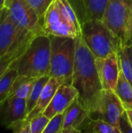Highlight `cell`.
<instances>
[{
  "mask_svg": "<svg viewBox=\"0 0 132 133\" xmlns=\"http://www.w3.org/2000/svg\"><path fill=\"white\" fill-rule=\"evenodd\" d=\"M26 117V100L11 97L0 104V125L8 126L12 122Z\"/></svg>",
  "mask_w": 132,
  "mask_h": 133,
  "instance_id": "4fadbf2b",
  "label": "cell"
},
{
  "mask_svg": "<svg viewBox=\"0 0 132 133\" xmlns=\"http://www.w3.org/2000/svg\"><path fill=\"white\" fill-rule=\"evenodd\" d=\"M43 29L46 35L73 38L81 35L62 14L56 0L51 4L44 14Z\"/></svg>",
  "mask_w": 132,
  "mask_h": 133,
  "instance_id": "9c48e42d",
  "label": "cell"
},
{
  "mask_svg": "<svg viewBox=\"0 0 132 133\" xmlns=\"http://www.w3.org/2000/svg\"><path fill=\"white\" fill-rule=\"evenodd\" d=\"M125 110L124 105L114 90H102L96 111L91 115V118L103 120L119 129L120 118Z\"/></svg>",
  "mask_w": 132,
  "mask_h": 133,
  "instance_id": "ba28073f",
  "label": "cell"
},
{
  "mask_svg": "<svg viewBox=\"0 0 132 133\" xmlns=\"http://www.w3.org/2000/svg\"><path fill=\"white\" fill-rule=\"evenodd\" d=\"M114 91L124 105L125 109L132 110V86L126 79L121 69Z\"/></svg>",
  "mask_w": 132,
  "mask_h": 133,
  "instance_id": "ac0fdd59",
  "label": "cell"
},
{
  "mask_svg": "<svg viewBox=\"0 0 132 133\" xmlns=\"http://www.w3.org/2000/svg\"><path fill=\"white\" fill-rule=\"evenodd\" d=\"M131 111H132V110H131Z\"/></svg>",
  "mask_w": 132,
  "mask_h": 133,
  "instance_id": "d6a6232c",
  "label": "cell"
},
{
  "mask_svg": "<svg viewBox=\"0 0 132 133\" xmlns=\"http://www.w3.org/2000/svg\"><path fill=\"white\" fill-rule=\"evenodd\" d=\"M95 65L102 90H114L121 69L119 54L114 52L106 57L95 58Z\"/></svg>",
  "mask_w": 132,
  "mask_h": 133,
  "instance_id": "30bf717a",
  "label": "cell"
},
{
  "mask_svg": "<svg viewBox=\"0 0 132 133\" xmlns=\"http://www.w3.org/2000/svg\"><path fill=\"white\" fill-rule=\"evenodd\" d=\"M71 84L79 92V101L92 115L96 111L102 87L95 65V57L81 35L76 37Z\"/></svg>",
  "mask_w": 132,
  "mask_h": 133,
  "instance_id": "6da1fadb",
  "label": "cell"
},
{
  "mask_svg": "<svg viewBox=\"0 0 132 133\" xmlns=\"http://www.w3.org/2000/svg\"><path fill=\"white\" fill-rule=\"evenodd\" d=\"M126 112H127V115L128 116V118H129V121L131 122L132 125V111L131 109H126Z\"/></svg>",
  "mask_w": 132,
  "mask_h": 133,
  "instance_id": "f546056e",
  "label": "cell"
},
{
  "mask_svg": "<svg viewBox=\"0 0 132 133\" xmlns=\"http://www.w3.org/2000/svg\"><path fill=\"white\" fill-rule=\"evenodd\" d=\"M78 97V90L71 83L61 84L43 115L51 118L59 113L65 112Z\"/></svg>",
  "mask_w": 132,
  "mask_h": 133,
  "instance_id": "8fae6325",
  "label": "cell"
},
{
  "mask_svg": "<svg viewBox=\"0 0 132 133\" xmlns=\"http://www.w3.org/2000/svg\"><path fill=\"white\" fill-rule=\"evenodd\" d=\"M65 113H59L50 118L43 133H61L64 124Z\"/></svg>",
  "mask_w": 132,
  "mask_h": 133,
  "instance_id": "cb8c5ba5",
  "label": "cell"
},
{
  "mask_svg": "<svg viewBox=\"0 0 132 133\" xmlns=\"http://www.w3.org/2000/svg\"><path fill=\"white\" fill-rule=\"evenodd\" d=\"M5 7V0H0V12L2 11Z\"/></svg>",
  "mask_w": 132,
  "mask_h": 133,
  "instance_id": "4dcf8cb0",
  "label": "cell"
},
{
  "mask_svg": "<svg viewBox=\"0 0 132 133\" xmlns=\"http://www.w3.org/2000/svg\"><path fill=\"white\" fill-rule=\"evenodd\" d=\"M50 79L49 76H44L40 78H37L30 90V93L26 99V115L33 109L35 107L40 95L42 92L43 88L44 87L45 84L47 83L48 79Z\"/></svg>",
  "mask_w": 132,
  "mask_h": 133,
  "instance_id": "d6986e66",
  "label": "cell"
},
{
  "mask_svg": "<svg viewBox=\"0 0 132 133\" xmlns=\"http://www.w3.org/2000/svg\"><path fill=\"white\" fill-rule=\"evenodd\" d=\"M14 133H30V121L25 118L19 119L5 127Z\"/></svg>",
  "mask_w": 132,
  "mask_h": 133,
  "instance_id": "484cf974",
  "label": "cell"
},
{
  "mask_svg": "<svg viewBox=\"0 0 132 133\" xmlns=\"http://www.w3.org/2000/svg\"><path fill=\"white\" fill-rule=\"evenodd\" d=\"M35 36L17 24L5 7L0 12V57Z\"/></svg>",
  "mask_w": 132,
  "mask_h": 133,
  "instance_id": "8992f818",
  "label": "cell"
},
{
  "mask_svg": "<svg viewBox=\"0 0 132 133\" xmlns=\"http://www.w3.org/2000/svg\"><path fill=\"white\" fill-rule=\"evenodd\" d=\"M121 62V69L126 79L132 86V66L128 57V51L125 46L122 47L118 52Z\"/></svg>",
  "mask_w": 132,
  "mask_h": 133,
  "instance_id": "603a6c76",
  "label": "cell"
},
{
  "mask_svg": "<svg viewBox=\"0 0 132 133\" xmlns=\"http://www.w3.org/2000/svg\"><path fill=\"white\" fill-rule=\"evenodd\" d=\"M81 36L95 58H103L124 47L117 37L100 19H90L81 23Z\"/></svg>",
  "mask_w": 132,
  "mask_h": 133,
  "instance_id": "3957f363",
  "label": "cell"
},
{
  "mask_svg": "<svg viewBox=\"0 0 132 133\" xmlns=\"http://www.w3.org/2000/svg\"><path fill=\"white\" fill-rule=\"evenodd\" d=\"M125 47L127 48L128 54V57H129V59H130V62H131V64L132 66V44L126 45Z\"/></svg>",
  "mask_w": 132,
  "mask_h": 133,
  "instance_id": "f1b7e54d",
  "label": "cell"
},
{
  "mask_svg": "<svg viewBox=\"0 0 132 133\" xmlns=\"http://www.w3.org/2000/svg\"><path fill=\"white\" fill-rule=\"evenodd\" d=\"M82 132L86 133H121V130L101 119H91Z\"/></svg>",
  "mask_w": 132,
  "mask_h": 133,
  "instance_id": "7402d4cb",
  "label": "cell"
},
{
  "mask_svg": "<svg viewBox=\"0 0 132 133\" xmlns=\"http://www.w3.org/2000/svg\"><path fill=\"white\" fill-rule=\"evenodd\" d=\"M77 1L83 16V21L90 19H101L108 2V0Z\"/></svg>",
  "mask_w": 132,
  "mask_h": 133,
  "instance_id": "9a60e30c",
  "label": "cell"
},
{
  "mask_svg": "<svg viewBox=\"0 0 132 133\" xmlns=\"http://www.w3.org/2000/svg\"><path fill=\"white\" fill-rule=\"evenodd\" d=\"M119 129L121 133H132V125L129 121L126 110L120 118Z\"/></svg>",
  "mask_w": 132,
  "mask_h": 133,
  "instance_id": "83f0119b",
  "label": "cell"
},
{
  "mask_svg": "<svg viewBox=\"0 0 132 133\" xmlns=\"http://www.w3.org/2000/svg\"><path fill=\"white\" fill-rule=\"evenodd\" d=\"M43 23L44 14L54 0H26Z\"/></svg>",
  "mask_w": 132,
  "mask_h": 133,
  "instance_id": "d4e9b609",
  "label": "cell"
},
{
  "mask_svg": "<svg viewBox=\"0 0 132 133\" xmlns=\"http://www.w3.org/2000/svg\"><path fill=\"white\" fill-rule=\"evenodd\" d=\"M50 118L44 115H40L30 121V133H43Z\"/></svg>",
  "mask_w": 132,
  "mask_h": 133,
  "instance_id": "4316f807",
  "label": "cell"
},
{
  "mask_svg": "<svg viewBox=\"0 0 132 133\" xmlns=\"http://www.w3.org/2000/svg\"><path fill=\"white\" fill-rule=\"evenodd\" d=\"M128 44H132V34H131V37H130V39H129Z\"/></svg>",
  "mask_w": 132,
  "mask_h": 133,
  "instance_id": "1f68e13d",
  "label": "cell"
},
{
  "mask_svg": "<svg viewBox=\"0 0 132 133\" xmlns=\"http://www.w3.org/2000/svg\"><path fill=\"white\" fill-rule=\"evenodd\" d=\"M32 40L33 39L23 43L0 57V79L11 69L16 66L17 62L23 55Z\"/></svg>",
  "mask_w": 132,
  "mask_h": 133,
  "instance_id": "2e32d148",
  "label": "cell"
},
{
  "mask_svg": "<svg viewBox=\"0 0 132 133\" xmlns=\"http://www.w3.org/2000/svg\"><path fill=\"white\" fill-rule=\"evenodd\" d=\"M62 83H63L60 81L59 79L54 78V77H50L47 83L45 84L44 87L43 88L42 92L40 95V97L35 107L26 115V118L28 120H31L33 118L40 115H42L44 111H45V109L47 108V107L48 106V104H50L58 88Z\"/></svg>",
  "mask_w": 132,
  "mask_h": 133,
  "instance_id": "5bb4252c",
  "label": "cell"
},
{
  "mask_svg": "<svg viewBox=\"0 0 132 133\" xmlns=\"http://www.w3.org/2000/svg\"><path fill=\"white\" fill-rule=\"evenodd\" d=\"M36 79L35 78L18 75L12 84L8 98L18 97L26 100Z\"/></svg>",
  "mask_w": 132,
  "mask_h": 133,
  "instance_id": "e0dca14e",
  "label": "cell"
},
{
  "mask_svg": "<svg viewBox=\"0 0 132 133\" xmlns=\"http://www.w3.org/2000/svg\"><path fill=\"white\" fill-rule=\"evenodd\" d=\"M5 8L17 24L34 35L44 34L42 22L26 0H5Z\"/></svg>",
  "mask_w": 132,
  "mask_h": 133,
  "instance_id": "52a82bcc",
  "label": "cell"
},
{
  "mask_svg": "<svg viewBox=\"0 0 132 133\" xmlns=\"http://www.w3.org/2000/svg\"><path fill=\"white\" fill-rule=\"evenodd\" d=\"M64 113L62 129L73 128L79 132H82L92 119L89 111L81 104L78 98L74 101Z\"/></svg>",
  "mask_w": 132,
  "mask_h": 133,
  "instance_id": "7c38bea8",
  "label": "cell"
},
{
  "mask_svg": "<svg viewBox=\"0 0 132 133\" xmlns=\"http://www.w3.org/2000/svg\"><path fill=\"white\" fill-rule=\"evenodd\" d=\"M51 41L50 77L71 83L74 67L76 38L48 35Z\"/></svg>",
  "mask_w": 132,
  "mask_h": 133,
  "instance_id": "277c9868",
  "label": "cell"
},
{
  "mask_svg": "<svg viewBox=\"0 0 132 133\" xmlns=\"http://www.w3.org/2000/svg\"><path fill=\"white\" fill-rule=\"evenodd\" d=\"M100 20L128 45L132 34V0H108Z\"/></svg>",
  "mask_w": 132,
  "mask_h": 133,
  "instance_id": "5b68a950",
  "label": "cell"
},
{
  "mask_svg": "<svg viewBox=\"0 0 132 133\" xmlns=\"http://www.w3.org/2000/svg\"><path fill=\"white\" fill-rule=\"evenodd\" d=\"M59 9L65 17L68 20V22L77 30L79 34L82 33V26L81 23L72 7V4L68 0H56Z\"/></svg>",
  "mask_w": 132,
  "mask_h": 133,
  "instance_id": "44dd1931",
  "label": "cell"
},
{
  "mask_svg": "<svg viewBox=\"0 0 132 133\" xmlns=\"http://www.w3.org/2000/svg\"><path fill=\"white\" fill-rule=\"evenodd\" d=\"M50 62V37L48 35L40 34L33 38L15 67L19 76L37 79L49 76Z\"/></svg>",
  "mask_w": 132,
  "mask_h": 133,
  "instance_id": "7a4b0ae2",
  "label": "cell"
},
{
  "mask_svg": "<svg viewBox=\"0 0 132 133\" xmlns=\"http://www.w3.org/2000/svg\"><path fill=\"white\" fill-rule=\"evenodd\" d=\"M17 76V70L16 67H13L0 79V104L9 97L12 84Z\"/></svg>",
  "mask_w": 132,
  "mask_h": 133,
  "instance_id": "ffe728a7",
  "label": "cell"
}]
</instances>
